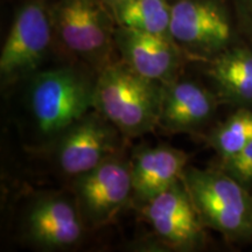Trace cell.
Returning <instances> with one entry per match:
<instances>
[{"label": "cell", "instance_id": "obj_1", "mask_svg": "<svg viewBox=\"0 0 252 252\" xmlns=\"http://www.w3.org/2000/svg\"><path fill=\"white\" fill-rule=\"evenodd\" d=\"M96 77L89 68L65 65L40 70L30 78L28 111L42 144L50 146L94 109Z\"/></svg>", "mask_w": 252, "mask_h": 252}, {"label": "cell", "instance_id": "obj_2", "mask_svg": "<svg viewBox=\"0 0 252 252\" xmlns=\"http://www.w3.org/2000/svg\"><path fill=\"white\" fill-rule=\"evenodd\" d=\"M162 83L145 78L122 61L97 74L94 109L124 138H135L158 127Z\"/></svg>", "mask_w": 252, "mask_h": 252}, {"label": "cell", "instance_id": "obj_3", "mask_svg": "<svg viewBox=\"0 0 252 252\" xmlns=\"http://www.w3.org/2000/svg\"><path fill=\"white\" fill-rule=\"evenodd\" d=\"M182 181L206 229L228 243L252 242V193L215 166H187Z\"/></svg>", "mask_w": 252, "mask_h": 252}, {"label": "cell", "instance_id": "obj_4", "mask_svg": "<svg viewBox=\"0 0 252 252\" xmlns=\"http://www.w3.org/2000/svg\"><path fill=\"white\" fill-rule=\"evenodd\" d=\"M50 17L54 40L84 67L98 74L113 63L117 23L103 0H59Z\"/></svg>", "mask_w": 252, "mask_h": 252}, {"label": "cell", "instance_id": "obj_5", "mask_svg": "<svg viewBox=\"0 0 252 252\" xmlns=\"http://www.w3.org/2000/svg\"><path fill=\"white\" fill-rule=\"evenodd\" d=\"M171 35L189 61L204 62L245 39L232 0H175Z\"/></svg>", "mask_w": 252, "mask_h": 252}, {"label": "cell", "instance_id": "obj_6", "mask_svg": "<svg viewBox=\"0 0 252 252\" xmlns=\"http://www.w3.org/2000/svg\"><path fill=\"white\" fill-rule=\"evenodd\" d=\"M54 41L50 8L43 0H30L15 13L0 55L1 86L30 80L40 71Z\"/></svg>", "mask_w": 252, "mask_h": 252}, {"label": "cell", "instance_id": "obj_7", "mask_svg": "<svg viewBox=\"0 0 252 252\" xmlns=\"http://www.w3.org/2000/svg\"><path fill=\"white\" fill-rule=\"evenodd\" d=\"M72 195L88 228L109 224L133 201L131 161L112 156L91 171L74 178Z\"/></svg>", "mask_w": 252, "mask_h": 252}, {"label": "cell", "instance_id": "obj_8", "mask_svg": "<svg viewBox=\"0 0 252 252\" xmlns=\"http://www.w3.org/2000/svg\"><path fill=\"white\" fill-rule=\"evenodd\" d=\"M88 228L74 195L48 193L28 203L21 220L23 238L40 250H69L80 244Z\"/></svg>", "mask_w": 252, "mask_h": 252}, {"label": "cell", "instance_id": "obj_9", "mask_svg": "<svg viewBox=\"0 0 252 252\" xmlns=\"http://www.w3.org/2000/svg\"><path fill=\"white\" fill-rule=\"evenodd\" d=\"M122 137L108 119L93 109L50 146L54 149L59 168L65 175L76 178L118 154Z\"/></svg>", "mask_w": 252, "mask_h": 252}, {"label": "cell", "instance_id": "obj_10", "mask_svg": "<svg viewBox=\"0 0 252 252\" xmlns=\"http://www.w3.org/2000/svg\"><path fill=\"white\" fill-rule=\"evenodd\" d=\"M143 212L160 241L173 250L190 252L206 248V226L197 215L182 178L144 204Z\"/></svg>", "mask_w": 252, "mask_h": 252}, {"label": "cell", "instance_id": "obj_11", "mask_svg": "<svg viewBox=\"0 0 252 252\" xmlns=\"http://www.w3.org/2000/svg\"><path fill=\"white\" fill-rule=\"evenodd\" d=\"M220 105L209 86L178 77L163 84L158 127L168 133L206 135Z\"/></svg>", "mask_w": 252, "mask_h": 252}, {"label": "cell", "instance_id": "obj_12", "mask_svg": "<svg viewBox=\"0 0 252 252\" xmlns=\"http://www.w3.org/2000/svg\"><path fill=\"white\" fill-rule=\"evenodd\" d=\"M115 39L121 61L143 77L159 83L165 84L176 80L182 63L189 61L172 37L117 25Z\"/></svg>", "mask_w": 252, "mask_h": 252}, {"label": "cell", "instance_id": "obj_13", "mask_svg": "<svg viewBox=\"0 0 252 252\" xmlns=\"http://www.w3.org/2000/svg\"><path fill=\"white\" fill-rule=\"evenodd\" d=\"M220 103L252 106V41L245 39L215 58L197 62Z\"/></svg>", "mask_w": 252, "mask_h": 252}, {"label": "cell", "instance_id": "obj_14", "mask_svg": "<svg viewBox=\"0 0 252 252\" xmlns=\"http://www.w3.org/2000/svg\"><path fill=\"white\" fill-rule=\"evenodd\" d=\"M130 161L133 201L144 206L180 180L188 166V154L160 145L134 151Z\"/></svg>", "mask_w": 252, "mask_h": 252}, {"label": "cell", "instance_id": "obj_15", "mask_svg": "<svg viewBox=\"0 0 252 252\" xmlns=\"http://www.w3.org/2000/svg\"><path fill=\"white\" fill-rule=\"evenodd\" d=\"M112 12L118 26L172 37L169 0H124Z\"/></svg>", "mask_w": 252, "mask_h": 252}, {"label": "cell", "instance_id": "obj_16", "mask_svg": "<svg viewBox=\"0 0 252 252\" xmlns=\"http://www.w3.org/2000/svg\"><path fill=\"white\" fill-rule=\"evenodd\" d=\"M204 139L215 151L216 159L238 154L252 141V106L234 108L228 117L212 126Z\"/></svg>", "mask_w": 252, "mask_h": 252}, {"label": "cell", "instance_id": "obj_17", "mask_svg": "<svg viewBox=\"0 0 252 252\" xmlns=\"http://www.w3.org/2000/svg\"><path fill=\"white\" fill-rule=\"evenodd\" d=\"M213 166L232 176L252 193V141L234 157L216 159Z\"/></svg>", "mask_w": 252, "mask_h": 252}, {"label": "cell", "instance_id": "obj_18", "mask_svg": "<svg viewBox=\"0 0 252 252\" xmlns=\"http://www.w3.org/2000/svg\"><path fill=\"white\" fill-rule=\"evenodd\" d=\"M245 36L252 41V0H232Z\"/></svg>", "mask_w": 252, "mask_h": 252}, {"label": "cell", "instance_id": "obj_19", "mask_svg": "<svg viewBox=\"0 0 252 252\" xmlns=\"http://www.w3.org/2000/svg\"><path fill=\"white\" fill-rule=\"evenodd\" d=\"M103 1L105 2V4L108 5L110 8L113 9L116 7V6H118L119 4H121V2L124 1V0H103Z\"/></svg>", "mask_w": 252, "mask_h": 252}]
</instances>
